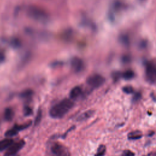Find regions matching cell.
I'll return each mask as SVG.
<instances>
[{
	"label": "cell",
	"mask_w": 156,
	"mask_h": 156,
	"mask_svg": "<svg viewBox=\"0 0 156 156\" xmlns=\"http://www.w3.org/2000/svg\"><path fill=\"white\" fill-rule=\"evenodd\" d=\"M11 45L14 48H19L20 45V42L18 39H12L11 41Z\"/></svg>",
	"instance_id": "obj_19"
},
{
	"label": "cell",
	"mask_w": 156,
	"mask_h": 156,
	"mask_svg": "<svg viewBox=\"0 0 156 156\" xmlns=\"http://www.w3.org/2000/svg\"><path fill=\"white\" fill-rule=\"evenodd\" d=\"M13 143L14 140L11 138H5L0 141V152L7 149Z\"/></svg>",
	"instance_id": "obj_11"
},
{
	"label": "cell",
	"mask_w": 156,
	"mask_h": 156,
	"mask_svg": "<svg viewBox=\"0 0 156 156\" xmlns=\"http://www.w3.org/2000/svg\"><path fill=\"white\" fill-rule=\"evenodd\" d=\"M106 152V147L105 145L101 144L98 147L97 149V152L95 154V156H104Z\"/></svg>",
	"instance_id": "obj_15"
},
{
	"label": "cell",
	"mask_w": 156,
	"mask_h": 156,
	"mask_svg": "<svg viewBox=\"0 0 156 156\" xmlns=\"http://www.w3.org/2000/svg\"><path fill=\"white\" fill-rule=\"evenodd\" d=\"M146 73L147 81L154 84L156 78V70L155 65L152 63H148L146 67Z\"/></svg>",
	"instance_id": "obj_7"
},
{
	"label": "cell",
	"mask_w": 156,
	"mask_h": 156,
	"mask_svg": "<svg viewBox=\"0 0 156 156\" xmlns=\"http://www.w3.org/2000/svg\"><path fill=\"white\" fill-rule=\"evenodd\" d=\"M75 103L71 99L65 98L54 105L50 110V115L54 119L63 118L74 107Z\"/></svg>",
	"instance_id": "obj_1"
},
{
	"label": "cell",
	"mask_w": 156,
	"mask_h": 156,
	"mask_svg": "<svg viewBox=\"0 0 156 156\" xmlns=\"http://www.w3.org/2000/svg\"><path fill=\"white\" fill-rule=\"evenodd\" d=\"M95 113V111L93 110H87L83 113H82L81 115H79L77 118L76 121L79 122L85 121L89 118H90Z\"/></svg>",
	"instance_id": "obj_9"
},
{
	"label": "cell",
	"mask_w": 156,
	"mask_h": 156,
	"mask_svg": "<svg viewBox=\"0 0 156 156\" xmlns=\"http://www.w3.org/2000/svg\"><path fill=\"white\" fill-rule=\"evenodd\" d=\"M14 115H15L14 111L12 108L8 107L5 109L4 112V117L6 121H11L14 117Z\"/></svg>",
	"instance_id": "obj_12"
},
{
	"label": "cell",
	"mask_w": 156,
	"mask_h": 156,
	"mask_svg": "<svg viewBox=\"0 0 156 156\" xmlns=\"http://www.w3.org/2000/svg\"><path fill=\"white\" fill-rule=\"evenodd\" d=\"M23 113L25 116H29L33 114V110L31 107L29 106H26L23 109Z\"/></svg>",
	"instance_id": "obj_18"
},
{
	"label": "cell",
	"mask_w": 156,
	"mask_h": 156,
	"mask_svg": "<svg viewBox=\"0 0 156 156\" xmlns=\"http://www.w3.org/2000/svg\"><path fill=\"white\" fill-rule=\"evenodd\" d=\"M5 156H19V155L16 154V155H5Z\"/></svg>",
	"instance_id": "obj_24"
},
{
	"label": "cell",
	"mask_w": 156,
	"mask_h": 156,
	"mask_svg": "<svg viewBox=\"0 0 156 156\" xmlns=\"http://www.w3.org/2000/svg\"><path fill=\"white\" fill-rule=\"evenodd\" d=\"M42 118V111L40 109H39L38 110V112H37V113L36 117L35 118V121H34V126H38L40 123Z\"/></svg>",
	"instance_id": "obj_16"
},
{
	"label": "cell",
	"mask_w": 156,
	"mask_h": 156,
	"mask_svg": "<svg viewBox=\"0 0 156 156\" xmlns=\"http://www.w3.org/2000/svg\"><path fill=\"white\" fill-rule=\"evenodd\" d=\"M121 156H135V153L130 150H125Z\"/></svg>",
	"instance_id": "obj_21"
},
{
	"label": "cell",
	"mask_w": 156,
	"mask_h": 156,
	"mask_svg": "<svg viewBox=\"0 0 156 156\" xmlns=\"http://www.w3.org/2000/svg\"><path fill=\"white\" fill-rule=\"evenodd\" d=\"M123 91L127 94H131L133 92V88L131 86H126L123 88Z\"/></svg>",
	"instance_id": "obj_20"
},
{
	"label": "cell",
	"mask_w": 156,
	"mask_h": 156,
	"mask_svg": "<svg viewBox=\"0 0 156 156\" xmlns=\"http://www.w3.org/2000/svg\"><path fill=\"white\" fill-rule=\"evenodd\" d=\"M33 95V92L31 90H26L22 92L20 94V97L24 99H29L32 98Z\"/></svg>",
	"instance_id": "obj_14"
},
{
	"label": "cell",
	"mask_w": 156,
	"mask_h": 156,
	"mask_svg": "<svg viewBox=\"0 0 156 156\" xmlns=\"http://www.w3.org/2000/svg\"><path fill=\"white\" fill-rule=\"evenodd\" d=\"M25 145V141L23 140H20L17 142L13 143L8 149L5 155H16Z\"/></svg>",
	"instance_id": "obj_6"
},
{
	"label": "cell",
	"mask_w": 156,
	"mask_h": 156,
	"mask_svg": "<svg viewBox=\"0 0 156 156\" xmlns=\"http://www.w3.org/2000/svg\"><path fill=\"white\" fill-rule=\"evenodd\" d=\"M84 62L79 57H75L71 61V67L73 71L76 73L81 71L84 68Z\"/></svg>",
	"instance_id": "obj_8"
},
{
	"label": "cell",
	"mask_w": 156,
	"mask_h": 156,
	"mask_svg": "<svg viewBox=\"0 0 156 156\" xmlns=\"http://www.w3.org/2000/svg\"><path fill=\"white\" fill-rule=\"evenodd\" d=\"M50 153L52 156H70L68 148L57 142L54 143L51 146Z\"/></svg>",
	"instance_id": "obj_3"
},
{
	"label": "cell",
	"mask_w": 156,
	"mask_h": 156,
	"mask_svg": "<svg viewBox=\"0 0 156 156\" xmlns=\"http://www.w3.org/2000/svg\"><path fill=\"white\" fill-rule=\"evenodd\" d=\"M106 81L105 78L98 74H95L90 76L87 79V84L93 88H97L102 86Z\"/></svg>",
	"instance_id": "obj_4"
},
{
	"label": "cell",
	"mask_w": 156,
	"mask_h": 156,
	"mask_svg": "<svg viewBox=\"0 0 156 156\" xmlns=\"http://www.w3.org/2000/svg\"><path fill=\"white\" fill-rule=\"evenodd\" d=\"M32 124V121H29L23 124H15L12 128L8 130L5 133L6 137L10 138L17 135L20 131L28 128Z\"/></svg>",
	"instance_id": "obj_5"
},
{
	"label": "cell",
	"mask_w": 156,
	"mask_h": 156,
	"mask_svg": "<svg viewBox=\"0 0 156 156\" xmlns=\"http://www.w3.org/2000/svg\"><path fill=\"white\" fill-rule=\"evenodd\" d=\"M26 13L29 18L38 22L45 23L49 20V14L48 12L43 8L36 5L28 6Z\"/></svg>",
	"instance_id": "obj_2"
},
{
	"label": "cell",
	"mask_w": 156,
	"mask_h": 156,
	"mask_svg": "<svg viewBox=\"0 0 156 156\" xmlns=\"http://www.w3.org/2000/svg\"><path fill=\"white\" fill-rule=\"evenodd\" d=\"M133 76H134V73L131 70L126 71L123 74V77L126 80H130L132 79Z\"/></svg>",
	"instance_id": "obj_17"
},
{
	"label": "cell",
	"mask_w": 156,
	"mask_h": 156,
	"mask_svg": "<svg viewBox=\"0 0 156 156\" xmlns=\"http://www.w3.org/2000/svg\"><path fill=\"white\" fill-rule=\"evenodd\" d=\"M6 59L5 54L3 52H0V64L5 62Z\"/></svg>",
	"instance_id": "obj_22"
},
{
	"label": "cell",
	"mask_w": 156,
	"mask_h": 156,
	"mask_svg": "<svg viewBox=\"0 0 156 156\" xmlns=\"http://www.w3.org/2000/svg\"><path fill=\"white\" fill-rule=\"evenodd\" d=\"M141 98V94L138 93H136L135 95V96H133V101H138Z\"/></svg>",
	"instance_id": "obj_23"
},
{
	"label": "cell",
	"mask_w": 156,
	"mask_h": 156,
	"mask_svg": "<svg viewBox=\"0 0 156 156\" xmlns=\"http://www.w3.org/2000/svg\"><path fill=\"white\" fill-rule=\"evenodd\" d=\"M143 135L142 132L140 130H134L129 132L127 135V137L129 140H138L142 138Z\"/></svg>",
	"instance_id": "obj_13"
},
{
	"label": "cell",
	"mask_w": 156,
	"mask_h": 156,
	"mask_svg": "<svg viewBox=\"0 0 156 156\" xmlns=\"http://www.w3.org/2000/svg\"><path fill=\"white\" fill-rule=\"evenodd\" d=\"M82 90L81 87L76 86L73 87L70 92V99L72 100L77 99L78 97L81 96V95L82 94Z\"/></svg>",
	"instance_id": "obj_10"
}]
</instances>
